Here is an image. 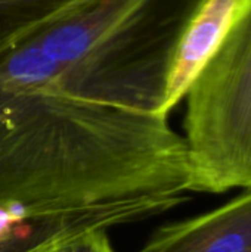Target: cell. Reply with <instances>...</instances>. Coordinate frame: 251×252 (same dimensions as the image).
Instances as JSON below:
<instances>
[{"instance_id":"6da1fadb","label":"cell","mask_w":251,"mask_h":252,"mask_svg":"<svg viewBox=\"0 0 251 252\" xmlns=\"http://www.w3.org/2000/svg\"><path fill=\"white\" fill-rule=\"evenodd\" d=\"M188 192V146L169 115L41 89L0 94V211L33 220Z\"/></svg>"},{"instance_id":"7a4b0ae2","label":"cell","mask_w":251,"mask_h":252,"mask_svg":"<svg viewBox=\"0 0 251 252\" xmlns=\"http://www.w3.org/2000/svg\"><path fill=\"white\" fill-rule=\"evenodd\" d=\"M206 0H81L0 44V94L52 90L169 115L178 46Z\"/></svg>"},{"instance_id":"3957f363","label":"cell","mask_w":251,"mask_h":252,"mask_svg":"<svg viewBox=\"0 0 251 252\" xmlns=\"http://www.w3.org/2000/svg\"><path fill=\"white\" fill-rule=\"evenodd\" d=\"M185 99L191 192L251 188V0Z\"/></svg>"},{"instance_id":"277c9868","label":"cell","mask_w":251,"mask_h":252,"mask_svg":"<svg viewBox=\"0 0 251 252\" xmlns=\"http://www.w3.org/2000/svg\"><path fill=\"white\" fill-rule=\"evenodd\" d=\"M183 202L173 198H136L24 221L0 233V252H50L92 229H111L158 216Z\"/></svg>"},{"instance_id":"5b68a950","label":"cell","mask_w":251,"mask_h":252,"mask_svg":"<svg viewBox=\"0 0 251 252\" xmlns=\"http://www.w3.org/2000/svg\"><path fill=\"white\" fill-rule=\"evenodd\" d=\"M136 252H251V188L216 210L161 226Z\"/></svg>"},{"instance_id":"8992f818","label":"cell","mask_w":251,"mask_h":252,"mask_svg":"<svg viewBox=\"0 0 251 252\" xmlns=\"http://www.w3.org/2000/svg\"><path fill=\"white\" fill-rule=\"evenodd\" d=\"M243 3L244 0H206L201 4L175 55L164 102L167 114L185 97L197 75L216 53Z\"/></svg>"},{"instance_id":"52a82bcc","label":"cell","mask_w":251,"mask_h":252,"mask_svg":"<svg viewBox=\"0 0 251 252\" xmlns=\"http://www.w3.org/2000/svg\"><path fill=\"white\" fill-rule=\"evenodd\" d=\"M81 0H0V44Z\"/></svg>"},{"instance_id":"ba28073f","label":"cell","mask_w":251,"mask_h":252,"mask_svg":"<svg viewBox=\"0 0 251 252\" xmlns=\"http://www.w3.org/2000/svg\"><path fill=\"white\" fill-rule=\"evenodd\" d=\"M50 252H117L114 250L108 229H92L58 245Z\"/></svg>"}]
</instances>
